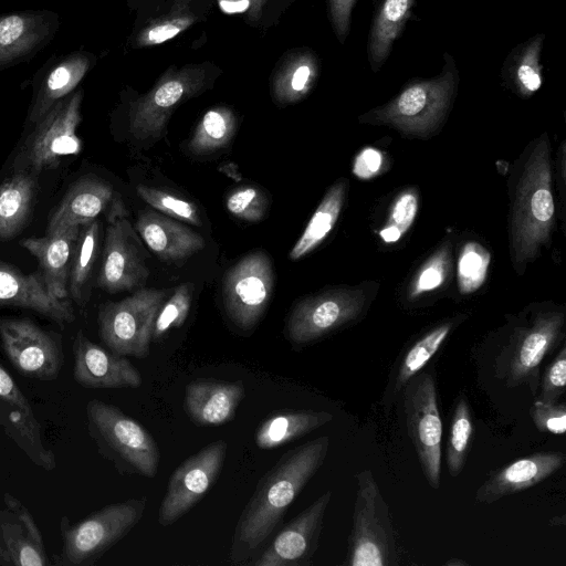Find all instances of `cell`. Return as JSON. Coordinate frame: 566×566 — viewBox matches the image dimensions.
Masks as SVG:
<instances>
[{"label":"cell","mask_w":566,"mask_h":566,"mask_svg":"<svg viewBox=\"0 0 566 566\" xmlns=\"http://www.w3.org/2000/svg\"><path fill=\"white\" fill-rule=\"evenodd\" d=\"M148 276L143 248L123 200L115 193L107 213L98 285L109 293H116L142 286Z\"/></svg>","instance_id":"9"},{"label":"cell","mask_w":566,"mask_h":566,"mask_svg":"<svg viewBox=\"0 0 566 566\" xmlns=\"http://www.w3.org/2000/svg\"><path fill=\"white\" fill-rule=\"evenodd\" d=\"M192 293L193 284L189 282L175 290L156 316L151 340H159L171 328L182 326L191 307Z\"/></svg>","instance_id":"42"},{"label":"cell","mask_w":566,"mask_h":566,"mask_svg":"<svg viewBox=\"0 0 566 566\" xmlns=\"http://www.w3.org/2000/svg\"><path fill=\"white\" fill-rule=\"evenodd\" d=\"M454 564H457V565H462V564H465V563H464V562H462V560H457V562L448 560V562L446 563V565H451V566H452V565H454Z\"/></svg>","instance_id":"52"},{"label":"cell","mask_w":566,"mask_h":566,"mask_svg":"<svg viewBox=\"0 0 566 566\" xmlns=\"http://www.w3.org/2000/svg\"><path fill=\"white\" fill-rule=\"evenodd\" d=\"M563 326V313L542 314L515 338L507 358L506 379L510 386L526 384L533 394L536 391L539 366L557 345Z\"/></svg>","instance_id":"21"},{"label":"cell","mask_w":566,"mask_h":566,"mask_svg":"<svg viewBox=\"0 0 566 566\" xmlns=\"http://www.w3.org/2000/svg\"><path fill=\"white\" fill-rule=\"evenodd\" d=\"M237 130V116L226 106H217L207 111L196 126L188 144L195 155L213 153L226 147Z\"/></svg>","instance_id":"35"},{"label":"cell","mask_w":566,"mask_h":566,"mask_svg":"<svg viewBox=\"0 0 566 566\" xmlns=\"http://www.w3.org/2000/svg\"><path fill=\"white\" fill-rule=\"evenodd\" d=\"M96 63V56L85 50L51 55L32 78L30 124L38 123L60 99L76 88Z\"/></svg>","instance_id":"18"},{"label":"cell","mask_w":566,"mask_h":566,"mask_svg":"<svg viewBox=\"0 0 566 566\" xmlns=\"http://www.w3.org/2000/svg\"><path fill=\"white\" fill-rule=\"evenodd\" d=\"M10 565H12L10 556L0 538V566H10Z\"/></svg>","instance_id":"51"},{"label":"cell","mask_w":566,"mask_h":566,"mask_svg":"<svg viewBox=\"0 0 566 566\" xmlns=\"http://www.w3.org/2000/svg\"><path fill=\"white\" fill-rule=\"evenodd\" d=\"M81 227L67 277L69 296L77 302L82 298L83 289L91 276L99 237V223L96 220Z\"/></svg>","instance_id":"36"},{"label":"cell","mask_w":566,"mask_h":566,"mask_svg":"<svg viewBox=\"0 0 566 566\" xmlns=\"http://www.w3.org/2000/svg\"><path fill=\"white\" fill-rule=\"evenodd\" d=\"M418 211V196L415 190L402 191L394 201L388 220L379 235L385 243H395L409 230Z\"/></svg>","instance_id":"43"},{"label":"cell","mask_w":566,"mask_h":566,"mask_svg":"<svg viewBox=\"0 0 566 566\" xmlns=\"http://www.w3.org/2000/svg\"><path fill=\"white\" fill-rule=\"evenodd\" d=\"M329 20L337 40L343 44L350 30L352 13L357 0H327Z\"/></svg>","instance_id":"48"},{"label":"cell","mask_w":566,"mask_h":566,"mask_svg":"<svg viewBox=\"0 0 566 566\" xmlns=\"http://www.w3.org/2000/svg\"><path fill=\"white\" fill-rule=\"evenodd\" d=\"M0 424L34 464L46 471L55 469V455L42 440L40 423L28 398L1 364Z\"/></svg>","instance_id":"19"},{"label":"cell","mask_w":566,"mask_h":566,"mask_svg":"<svg viewBox=\"0 0 566 566\" xmlns=\"http://www.w3.org/2000/svg\"><path fill=\"white\" fill-rule=\"evenodd\" d=\"M136 190L139 197L155 210L197 227L202 224L198 207L193 202L145 185H139Z\"/></svg>","instance_id":"40"},{"label":"cell","mask_w":566,"mask_h":566,"mask_svg":"<svg viewBox=\"0 0 566 566\" xmlns=\"http://www.w3.org/2000/svg\"><path fill=\"white\" fill-rule=\"evenodd\" d=\"M269 0H250V6L248 9V18L251 20H258L262 13V9L264 4Z\"/></svg>","instance_id":"50"},{"label":"cell","mask_w":566,"mask_h":566,"mask_svg":"<svg viewBox=\"0 0 566 566\" xmlns=\"http://www.w3.org/2000/svg\"><path fill=\"white\" fill-rule=\"evenodd\" d=\"M227 449L224 440L213 441L172 472L158 512L160 526L177 522L206 495L218 480Z\"/></svg>","instance_id":"14"},{"label":"cell","mask_w":566,"mask_h":566,"mask_svg":"<svg viewBox=\"0 0 566 566\" xmlns=\"http://www.w3.org/2000/svg\"><path fill=\"white\" fill-rule=\"evenodd\" d=\"M227 209L234 217L250 221H260L268 209V199L263 191L253 186H243L231 191L226 201Z\"/></svg>","instance_id":"44"},{"label":"cell","mask_w":566,"mask_h":566,"mask_svg":"<svg viewBox=\"0 0 566 566\" xmlns=\"http://www.w3.org/2000/svg\"><path fill=\"white\" fill-rule=\"evenodd\" d=\"M273 285L272 261L264 251L243 256L222 280V301L230 322L243 332L255 327L269 305Z\"/></svg>","instance_id":"11"},{"label":"cell","mask_w":566,"mask_h":566,"mask_svg":"<svg viewBox=\"0 0 566 566\" xmlns=\"http://www.w3.org/2000/svg\"><path fill=\"white\" fill-rule=\"evenodd\" d=\"M90 436L99 453L122 474L154 478L160 453L149 431L117 407L98 399L86 405Z\"/></svg>","instance_id":"4"},{"label":"cell","mask_w":566,"mask_h":566,"mask_svg":"<svg viewBox=\"0 0 566 566\" xmlns=\"http://www.w3.org/2000/svg\"><path fill=\"white\" fill-rule=\"evenodd\" d=\"M554 213L551 147L543 135L524 165L512 209L511 245L517 270L523 272L526 263L549 243Z\"/></svg>","instance_id":"2"},{"label":"cell","mask_w":566,"mask_h":566,"mask_svg":"<svg viewBox=\"0 0 566 566\" xmlns=\"http://www.w3.org/2000/svg\"><path fill=\"white\" fill-rule=\"evenodd\" d=\"M347 188L346 179H340L329 187L302 235L292 248L289 255L292 261L302 259L325 240L339 217Z\"/></svg>","instance_id":"34"},{"label":"cell","mask_w":566,"mask_h":566,"mask_svg":"<svg viewBox=\"0 0 566 566\" xmlns=\"http://www.w3.org/2000/svg\"><path fill=\"white\" fill-rule=\"evenodd\" d=\"M61 27L57 12L24 9L0 14V72L31 61L55 38Z\"/></svg>","instance_id":"16"},{"label":"cell","mask_w":566,"mask_h":566,"mask_svg":"<svg viewBox=\"0 0 566 566\" xmlns=\"http://www.w3.org/2000/svg\"><path fill=\"white\" fill-rule=\"evenodd\" d=\"M566 384V347L562 346L552 363L546 367L537 400L555 403L565 392Z\"/></svg>","instance_id":"46"},{"label":"cell","mask_w":566,"mask_h":566,"mask_svg":"<svg viewBox=\"0 0 566 566\" xmlns=\"http://www.w3.org/2000/svg\"><path fill=\"white\" fill-rule=\"evenodd\" d=\"M566 457L559 451L537 452L517 459L492 473L475 493L479 503L491 504L499 499L526 490L558 471Z\"/></svg>","instance_id":"23"},{"label":"cell","mask_w":566,"mask_h":566,"mask_svg":"<svg viewBox=\"0 0 566 566\" xmlns=\"http://www.w3.org/2000/svg\"><path fill=\"white\" fill-rule=\"evenodd\" d=\"M416 0H379L368 33L367 57L377 73L389 57L392 46L413 15Z\"/></svg>","instance_id":"29"},{"label":"cell","mask_w":566,"mask_h":566,"mask_svg":"<svg viewBox=\"0 0 566 566\" xmlns=\"http://www.w3.org/2000/svg\"><path fill=\"white\" fill-rule=\"evenodd\" d=\"M384 163L382 154L375 148H365L355 158L353 172L361 178L369 179L377 175Z\"/></svg>","instance_id":"49"},{"label":"cell","mask_w":566,"mask_h":566,"mask_svg":"<svg viewBox=\"0 0 566 566\" xmlns=\"http://www.w3.org/2000/svg\"><path fill=\"white\" fill-rule=\"evenodd\" d=\"M197 20V14L185 3H176L174 9L164 17L157 18L142 29L136 36L137 46H151L164 43L186 29Z\"/></svg>","instance_id":"39"},{"label":"cell","mask_w":566,"mask_h":566,"mask_svg":"<svg viewBox=\"0 0 566 566\" xmlns=\"http://www.w3.org/2000/svg\"><path fill=\"white\" fill-rule=\"evenodd\" d=\"M0 510V538L13 566L49 564L42 534L30 511L10 493Z\"/></svg>","instance_id":"24"},{"label":"cell","mask_w":566,"mask_h":566,"mask_svg":"<svg viewBox=\"0 0 566 566\" xmlns=\"http://www.w3.org/2000/svg\"><path fill=\"white\" fill-rule=\"evenodd\" d=\"M402 389L409 437L424 478L431 488L438 489L441 473L442 422L434 378L430 373L420 371Z\"/></svg>","instance_id":"12"},{"label":"cell","mask_w":566,"mask_h":566,"mask_svg":"<svg viewBox=\"0 0 566 566\" xmlns=\"http://www.w3.org/2000/svg\"><path fill=\"white\" fill-rule=\"evenodd\" d=\"M545 34L537 33L517 44L503 62L501 75L507 87L522 97L536 93L543 83L541 55Z\"/></svg>","instance_id":"32"},{"label":"cell","mask_w":566,"mask_h":566,"mask_svg":"<svg viewBox=\"0 0 566 566\" xmlns=\"http://www.w3.org/2000/svg\"><path fill=\"white\" fill-rule=\"evenodd\" d=\"M210 77L202 65H186L168 71L129 109V132L136 139H158L175 111L208 87Z\"/></svg>","instance_id":"8"},{"label":"cell","mask_w":566,"mask_h":566,"mask_svg":"<svg viewBox=\"0 0 566 566\" xmlns=\"http://www.w3.org/2000/svg\"><path fill=\"white\" fill-rule=\"evenodd\" d=\"M136 229L147 247L164 261H179L201 251L205 239L174 218L151 210L142 211Z\"/></svg>","instance_id":"26"},{"label":"cell","mask_w":566,"mask_h":566,"mask_svg":"<svg viewBox=\"0 0 566 566\" xmlns=\"http://www.w3.org/2000/svg\"><path fill=\"white\" fill-rule=\"evenodd\" d=\"M531 418L538 431L563 436L566 429L564 403H546L536 400L531 409Z\"/></svg>","instance_id":"47"},{"label":"cell","mask_w":566,"mask_h":566,"mask_svg":"<svg viewBox=\"0 0 566 566\" xmlns=\"http://www.w3.org/2000/svg\"><path fill=\"white\" fill-rule=\"evenodd\" d=\"M112 186L96 177H84L66 192L49 220L48 232L82 226L96 219L114 199Z\"/></svg>","instance_id":"28"},{"label":"cell","mask_w":566,"mask_h":566,"mask_svg":"<svg viewBox=\"0 0 566 566\" xmlns=\"http://www.w3.org/2000/svg\"><path fill=\"white\" fill-rule=\"evenodd\" d=\"M472 434L473 423L470 406L465 397L461 396L454 406L446 450L448 471L452 478H457L462 472Z\"/></svg>","instance_id":"38"},{"label":"cell","mask_w":566,"mask_h":566,"mask_svg":"<svg viewBox=\"0 0 566 566\" xmlns=\"http://www.w3.org/2000/svg\"><path fill=\"white\" fill-rule=\"evenodd\" d=\"M365 303L361 289H334L304 297L286 317L285 337L294 347L313 343L357 318Z\"/></svg>","instance_id":"10"},{"label":"cell","mask_w":566,"mask_h":566,"mask_svg":"<svg viewBox=\"0 0 566 566\" xmlns=\"http://www.w3.org/2000/svg\"><path fill=\"white\" fill-rule=\"evenodd\" d=\"M450 263V250L449 247L446 245L432 255L420 269L411 284L409 296L416 297L442 285L449 273Z\"/></svg>","instance_id":"45"},{"label":"cell","mask_w":566,"mask_h":566,"mask_svg":"<svg viewBox=\"0 0 566 566\" xmlns=\"http://www.w3.org/2000/svg\"><path fill=\"white\" fill-rule=\"evenodd\" d=\"M0 306L32 310L60 325L71 323L75 318L71 302L55 297L40 271L23 274L1 260Z\"/></svg>","instance_id":"22"},{"label":"cell","mask_w":566,"mask_h":566,"mask_svg":"<svg viewBox=\"0 0 566 566\" xmlns=\"http://www.w3.org/2000/svg\"><path fill=\"white\" fill-rule=\"evenodd\" d=\"M451 328L450 323L441 324L429 331L408 348L398 367L395 379L396 391L402 390L406 384L424 368L440 349Z\"/></svg>","instance_id":"37"},{"label":"cell","mask_w":566,"mask_h":566,"mask_svg":"<svg viewBox=\"0 0 566 566\" xmlns=\"http://www.w3.org/2000/svg\"><path fill=\"white\" fill-rule=\"evenodd\" d=\"M490 253L476 242H468L458 261V285L462 294L476 291L485 281Z\"/></svg>","instance_id":"41"},{"label":"cell","mask_w":566,"mask_h":566,"mask_svg":"<svg viewBox=\"0 0 566 566\" xmlns=\"http://www.w3.org/2000/svg\"><path fill=\"white\" fill-rule=\"evenodd\" d=\"M74 378L91 389L138 388L142 376L124 355L116 354L78 332L73 343Z\"/></svg>","instance_id":"20"},{"label":"cell","mask_w":566,"mask_h":566,"mask_svg":"<svg viewBox=\"0 0 566 566\" xmlns=\"http://www.w3.org/2000/svg\"><path fill=\"white\" fill-rule=\"evenodd\" d=\"M82 102L83 90L76 88L34 124L22 151L31 172L54 168L62 157L81 151L76 128L82 120Z\"/></svg>","instance_id":"13"},{"label":"cell","mask_w":566,"mask_h":566,"mask_svg":"<svg viewBox=\"0 0 566 566\" xmlns=\"http://www.w3.org/2000/svg\"><path fill=\"white\" fill-rule=\"evenodd\" d=\"M321 72V63L310 49H297L286 54L272 77V93L276 103L300 102L314 87Z\"/></svg>","instance_id":"30"},{"label":"cell","mask_w":566,"mask_h":566,"mask_svg":"<svg viewBox=\"0 0 566 566\" xmlns=\"http://www.w3.org/2000/svg\"><path fill=\"white\" fill-rule=\"evenodd\" d=\"M333 419L327 411L283 410L270 413L258 427L254 441L262 450L300 439Z\"/></svg>","instance_id":"31"},{"label":"cell","mask_w":566,"mask_h":566,"mask_svg":"<svg viewBox=\"0 0 566 566\" xmlns=\"http://www.w3.org/2000/svg\"><path fill=\"white\" fill-rule=\"evenodd\" d=\"M328 447L329 437L322 436L287 450L259 480L234 528L231 564H248L256 555L324 463Z\"/></svg>","instance_id":"1"},{"label":"cell","mask_w":566,"mask_h":566,"mask_svg":"<svg viewBox=\"0 0 566 566\" xmlns=\"http://www.w3.org/2000/svg\"><path fill=\"white\" fill-rule=\"evenodd\" d=\"M167 296V290L142 289L101 306L98 332L106 347L124 356L147 357L155 319Z\"/></svg>","instance_id":"7"},{"label":"cell","mask_w":566,"mask_h":566,"mask_svg":"<svg viewBox=\"0 0 566 566\" xmlns=\"http://www.w3.org/2000/svg\"><path fill=\"white\" fill-rule=\"evenodd\" d=\"M460 72L446 52L441 71L430 78H412L388 103L371 109L360 122L389 125L405 134L427 136L446 119L455 99Z\"/></svg>","instance_id":"3"},{"label":"cell","mask_w":566,"mask_h":566,"mask_svg":"<svg viewBox=\"0 0 566 566\" xmlns=\"http://www.w3.org/2000/svg\"><path fill=\"white\" fill-rule=\"evenodd\" d=\"M244 395L241 381L196 379L185 388L184 409L197 426H221L235 417Z\"/></svg>","instance_id":"25"},{"label":"cell","mask_w":566,"mask_h":566,"mask_svg":"<svg viewBox=\"0 0 566 566\" xmlns=\"http://www.w3.org/2000/svg\"><path fill=\"white\" fill-rule=\"evenodd\" d=\"M146 507L147 497L142 496L106 505L75 524L63 517L62 548L55 556V564H95L139 523Z\"/></svg>","instance_id":"5"},{"label":"cell","mask_w":566,"mask_h":566,"mask_svg":"<svg viewBox=\"0 0 566 566\" xmlns=\"http://www.w3.org/2000/svg\"><path fill=\"white\" fill-rule=\"evenodd\" d=\"M2 349L22 375L54 379L63 366L60 342L27 318H0Z\"/></svg>","instance_id":"15"},{"label":"cell","mask_w":566,"mask_h":566,"mask_svg":"<svg viewBox=\"0 0 566 566\" xmlns=\"http://www.w3.org/2000/svg\"><path fill=\"white\" fill-rule=\"evenodd\" d=\"M80 228L67 227L42 238H29L20 242L38 259L40 272L51 293L63 301L69 300L67 277Z\"/></svg>","instance_id":"27"},{"label":"cell","mask_w":566,"mask_h":566,"mask_svg":"<svg viewBox=\"0 0 566 566\" xmlns=\"http://www.w3.org/2000/svg\"><path fill=\"white\" fill-rule=\"evenodd\" d=\"M353 528L344 565L397 566L399 553L389 507L370 470L356 474Z\"/></svg>","instance_id":"6"},{"label":"cell","mask_w":566,"mask_h":566,"mask_svg":"<svg viewBox=\"0 0 566 566\" xmlns=\"http://www.w3.org/2000/svg\"><path fill=\"white\" fill-rule=\"evenodd\" d=\"M35 193L36 181L24 170L0 185V240L13 238L24 227Z\"/></svg>","instance_id":"33"},{"label":"cell","mask_w":566,"mask_h":566,"mask_svg":"<svg viewBox=\"0 0 566 566\" xmlns=\"http://www.w3.org/2000/svg\"><path fill=\"white\" fill-rule=\"evenodd\" d=\"M332 492L326 491L275 535L254 566H307L318 547Z\"/></svg>","instance_id":"17"}]
</instances>
